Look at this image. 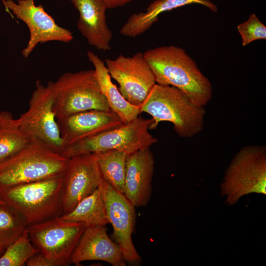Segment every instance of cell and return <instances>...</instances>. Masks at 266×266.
I'll return each instance as SVG.
<instances>
[{"label":"cell","instance_id":"cell-30","mask_svg":"<svg viewBox=\"0 0 266 266\" xmlns=\"http://www.w3.org/2000/svg\"><path fill=\"white\" fill-rule=\"evenodd\" d=\"M2 253V252L0 250V255Z\"/></svg>","mask_w":266,"mask_h":266},{"label":"cell","instance_id":"cell-24","mask_svg":"<svg viewBox=\"0 0 266 266\" xmlns=\"http://www.w3.org/2000/svg\"><path fill=\"white\" fill-rule=\"evenodd\" d=\"M18 126L16 119L10 125L0 127V163L11 158L32 141Z\"/></svg>","mask_w":266,"mask_h":266},{"label":"cell","instance_id":"cell-1","mask_svg":"<svg viewBox=\"0 0 266 266\" xmlns=\"http://www.w3.org/2000/svg\"><path fill=\"white\" fill-rule=\"evenodd\" d=\"M143 55L156 83L177 88L198 106L204 107L209 102L212 84L185 50L172 45L161 46L146 50Z\"/></svg>","mask_w":266,"mask_h":266},{"label":"cell","instance_id":"cell-26","mask_svg":"<svg viewBox=\"0 0 266 266\" xmlns=\"http://www.w3.org/2000/svg\"><path fill=\"white\" fill-rule=\"evenodd\" d=\"M26 265L27 266H53L52 263L40 252L30 258Z\"/></svg>","mask_w":266,"mask_h":266},{"label":"cell","instance_id":"cell-28","mask_svg":"<svg viewBox=\"0 0 266 266\" xmlns=\"http://www.w3.org/2000/svg\"><path fill=\"white\" fill-rule=\"evenodd\" d=\"M15 120L10 113L6 112H0V127L12 124L15 122Z\"/></svg>","mask_w":266,"mask_h":266},{"label":"cell","instance_id":"cell-12","mask_svg":"<svg viewBox=\"0 0 266 266\" xmlns=\"http://www.w3.org/2000/svg\"><path fill=\"white\" fill-rule=\"evenodd\" d=\"M5 7L17 18L23 21L30 31V38L22 55L28 58L39 43L51 41H71L72 32L58 25L44 10L41 4L36 5L34 0H5Z\"/></svg>","mask_w":266,"mask_h":266},{"label":"cell","instance_id":"cell-11","mask_svg":"<svg viewBox=\"0 0 266 266\" xmlns=\"http://www.w3.org/2000/svg\"><path fill=\"white\" fill-rule=\"evenodd\" d=\"M100 188L103 196L107 217L114 237L126 262L138 265L141 258L132 239L136 221L135 206L122 193L113 188L101 177Z\"/></svg>","mask_w":266,"mask_h":266},{"label":"cell","instance_id":"cell-9","mask_svg":"<svg viewBox=\"0 0 266 266\" xmlns=\"http://www.w3.org/2000/svg\"><path fill=\"white\" fill-rule=\"evenodd\" d=\"M16 121L28 136L38 139L62 154L64 144L53 111V97L49 82L45 86L39 80L36 81L28 109Z\"/></svg>","mask_w":266,"mask_h":266},{"label":"cell","instance_id":"cell-10","mask_svg":"<svg viewBox=\"0 0 266 266\" xmlns=\"http://www.w3.org/2000/svg\"><path fill=\"white\" fill-rule=\"evenodd\" d=\"M104 63L111 77L118 83L122 95L131 104L140 106L156 83L143 53L121 54L113 60L106 59Z\"/></svg>","mask_w":266,"mask_h":266},{"label":"cell","instance_id":"cell-16","mask_svg":"<svg viewBox=\"0 0 266 266\" xmlns=\"http://www.w3.org/2000/svg\"><path fill=\"white\" fill-rule=\"evenodd\" d=\"M105 227H86L74 251L71 264L80 266L85 261H101L112 266L126 265L120 248L110 238Z\"/></svg>","mask_w":266,"mask_h":266},{"label":"cell","instance_id":"cell-14","mask_svg":"<svg viewBox=\"0 0 266 266\" xmlns=\"http://www.w3.org/2000/svg\"><path fill=\"white\" fill-rule=\"evenodd\" d=\"M57 121L64 149L67 145L124 124L111 110L96 109L79 112Z\"/></svg>","mask_w":266,"mask_h":266},{"label":"cell","instance_id":"cell-21","mask_svg":"<svg viewBox=\"0 0 266 266\" xmlns=\"http://www.w3.org/2000/svg\"><path fill=\"white\" fill-rule=\"evenodd\" d=\"M93 154L101 177L116 190L123 194L126 162L129 154L115 150Z\"/></svg>","mask_w":266,"mask_h":266},{"label":"cell","instance_id":"cell-8","mask_svg":"<svg viewBox=\"0 0 266 266\" xmlns=\"http://www.w3.org/2000/svg\"><path fill=\"white\" fill-rule=\"evenodd\" d=\"M86 228L84 224L65 220L60 215L27 227L33 244L53 266L71 264L74 251Z\"/></svg>","mask_w":266,"mask_h":266},{"label":"cell","instance_id":"cell-25","mask_svg":"<svg viewBox=\"0 0 266 266\" xmlns=\"http://www.w3.org/2000/svg\"><path fill=\"white\" fill-rule=\"evenodd\" d=\"M242 38V46L259 39H266V27L255 13L250 15L247 21L237 26Z\"/></svg>","mask_w":266,"mask_h":266},{"label":"cell","instance_id":"cell-15","mask_svg":"<svg viewBox=\"0 0 266 266\" xmlns=\"http://www.w3.org/2000/svg\"><path fill=\"white\" fill-rule=\"evenodd\" d=\"M154 165L150 147L128 155L123 194L135 207L145 206L150 200Z\"/></svg>","mask_w":266,"mask_h":266},{"label":"cell","instance_id":"cell-6","mask_svg":"<svg viewBox=\"0 0 266 266\" xmlns=\"http://www.w3.org/2000/svg\"><path fill=\"white\" fill-rule=\"evenodd\" d=\"M220 187L230 205L246 194L266 195V146L250 145L240 149L227 168Z\"/></svg>","mask_w":266,"mask_h":266},{"label":"cell","instance_id":"cell-22","mask_svg":"<svg viewBox=\"0 0 266 266\" xmlns=\"http://www.w3.org/2000/svg\"><path fill=\"white\" fill-rule=\"evenodd\" d=\"M27 226L24 218L16 210L5 203L0 204V250L3 252Z\"/></svg>","mask_w":266,"mask_h":266},{"label":"cell","instance_id":"cell-17","mask_svg":"<svg viewBox=\"0 0 266 266\" xmlns=\"http://www.w3.org/2000/svg\"><path fill=\"white\" fill-rule=\"evenodd\" d=\"M79 12L77 27L88 43L99 50H111L112 33L106 17L104 0H70Z\"/></svg>","mask_w":266,"mask_h":266},{"label":"cell","instance_id":"cell-19","mask_svg":"<svg viewBox=\"0 0 266 266\" xmlns=\"http://www.w3.org/2000/svg\"><path fill=\"white\" fill-rule=\"evenodd\" d=\"M87 55L94 66L97 80L110 109L119 117L124 124L139 116L140 106L131 104L122 95L112 82L104 62L91 51H88Z\"/></svg>","mask_w":266,"mask_h":266},{"label":"cell","instance_id":"cell-23","mask_svg":"<svg viewBox=\"0 0 266 266\" xmlns=\"http://www.w3.org/2000/svg\"><path fill=\"white\" fill-rule=\"evenodd\" d=\"M39 252L32 243L26 228L0 255V266H23L30 258Z\"/></svg>","mask_w":266,"mask_h":266},{"label":"cell","instance_id":"cell-18","mask_svg":"<svg viewBox=\"0 0 266 266\" xmlns=\"http://www.w3.org/2000/svg\"><path fill=\"white\" fill-rule=\"evenodd\" d=\"M200 4L215 13L217 6L210 0H155L144 12L133 13L120 30L121 35L129 37L139 36L149 30L158 21L159 16L165 12L190 4Z\"/></svg>","mask_w":266,"mask_h":266},{"label":"cell","instance_id":"cell-13","mask_svg":"<svg viewBox=\"0 0 266 266\" xmlns=\"http://www.w3.org/2000/svg\"><path fill=\"white\" fill-rule=\"evenodd\" d=\"M63 177L62 214L71 211L100 186L101 176L93 154L68 158Z\"/></svg>","mask_w":266,"mask_h":266},{"label":"cell","instance_id":"cell-2","mask_svg":"<svg viewBox=\"0 0 266 266\" xmlns=\"http://www.w3.org/2000/svg\"><path fill=\"white\" fill-rule=\"evenodd\" d=\"M140 112L152 116L149 130L163 121L171 123L181 137L191 138L200 133L204 123L205 110L193 103L177 88L156 83L140 105Z\"/></svg>","mask_w":266,"mask_h":266},{"label":"cell","instance_id":"cell-27","mask_svg":"<svg viewBox=\"0 0 266 266\" xmlns=\"http://www.w3.org/2000/svg\"><path fill=\"white\" fill-rule=\"evenodd\" d=\"M107 8L122 7L134 0H104Z\"/></svg>","mask_w":266,"mask_h":266},{"label":"cell","instance_id":"cell-4","mask_svg":"<svg viewBox=\"0 0 266 266\" xmlns=\"http://www.w3.org/2000/svg\"><path fill=\"white\" fill-rule=\"evenodd\" d=\"M63 183L61 176L17 185L0 193L28 226L62 215Z\"/></svg>","mask_w":266,"mask_h":266},{"label":"cell","instance_id":"cell-5","mask_svg":"<svg viewBox=\"0 0 266 266\" xmlns=\"http://www.w3.org/2000/svg\"><path fill=\"white\" fill-rule=\"evenodd\" d=\"M57 120L86 110H111L102 94L94 69L66 72L49 82Z\"/></svg>","mask_w":266,"mask_h":266},{"label":"cell","instance_id":"cell-3","mask_svg":"<svg viewBox=\"0 0 266 266\" xmlns=\"http://www.w3.org/2000/svg\"><path fill=\"white\" fill-rule=\"evenodd\" d=\"M68 159L36 138L0 163V192L11 187L63 176Z\"/></svg>","mask_w":266,"mask_h":266},{"label":"cell","instance_id":"cell-29","mask_svg":"<svg viewBox=\"0 0 266 266\" xmlns=\"http://www.w3.org/2000/svg\"><path fill=\"white\" fill-rule=\"evenodd\" d=\"M3 203H5V202L4 201L1 197V194L0 193V204H3Z\"/></svg>","mask_w":266,"mask_h":266},{"label":"cell","instance_id":"cell-20","mask_svg":"<svg viewBox=\"0 0 266 266\" xmlns=\"http://www.w3.org/2000/svg\"><path fill=\"white\" fill-rule=\"evenodd\" d=\"M60 216L65 220L82 223L86 227L105 226L109 224L103 196L100 186L82 200L71 211Z\"/></svg>","mask_w":266,"mask_h":266},{"label":"cell","instance_id":"cell-7","mask_svg":"<svg viewBox=\"0 0 266 266\" xmlns=\"http://www.w3.org/2000/svg\"><path fill=\"white\" fill-rule=\"evenodd\" d=\"M152 119L141 116L130 122L66 146L62 154L67 158L85 154L119 150L128 154L150 146L158 139L149 132Z\"/></svg>","mask_w":266,"mask_h":266}]
</instances>
